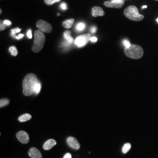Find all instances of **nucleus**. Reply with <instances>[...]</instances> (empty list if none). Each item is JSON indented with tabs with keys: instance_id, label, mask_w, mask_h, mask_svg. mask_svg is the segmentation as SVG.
<instances>
[{
	"instance_id": "nucleus-1",
	"label": "nucleus",
	"mask_w": 158,
	"mask_h": 158,
	"mask_svg": "<svg viewBox=\"0 0 158 158\" xmlns=\"http://www.w3.org/2000/svg\"><path fill=\"white\" fill-rule=\"evenodd\" d=\"M38 81L35 74H28L25 77L23 83V93L25 96H31L35 93V87Z\"/></svg>"
},
{
	"instance_id": "nucleus-2",
	"label": "nucleus",
	"mask_w": 158,
	"mask_h": 158,
	"mask_svg": "<svg viewBox=\"0 0 158 158\" xmlns=\"http://www.w3.org/2000/svg\"><path fill=\"white\" fill-rule=\"evenodd\" d=\"M45 42V36L40 30H36L34 33V42L32 49L34 52L38 53L42 50Z\"/></svg>"
},
{
	"instance_id": "nucleus-3",
	"label": "nucleus",
	"mask_w": 158,
	"mask_h": 158,
	"mask_svg": "<svg viewBox=\"0 0 158 158\" xmlns=\"http://www.w3.org/2000/svg\"><path fill=\"white\" fill-rule=\"evenodd\" d=\"M125 54L127 56L133 59H139L143 55V50L141 46L135 44H131L129 48H125Z\"/></svg>"
},
{
	"instance_id": "nucleus-4",
	"label": "nucleus",
	"mask_w": 158,
	"mask_h": 158,
	"mask_svg": "<svg viewBox=\"0 0 158 158\" xmlns=\"http://www.w3.org/2000/svg\"><path fill=\"white\" fill-rule=\"evenodd\" d=\"M124 12L125 17L134 21H141L144 19V16L139 13L138 10L135 6H128L125 9Z\"/></svg>"
},
{
	"instance_id": "nucleus-5",
	"label": "nucleus",
	"mask_w": 158,
	"mask_h": 158,
	"mask_svg": "<svg viewBox=\"0 0 158 158\" xmlns=\"http://www.w3.org/2000/svg\"><path fill=\"white\" fill-rule=\"evenodd\" d=\"M91 38L90 34H83L76 38L74 40V44L78 48H82L87 45L88 42L90 40Z\"/></svg>"
},
{
	"instance_id": "nucleus-6",
	"label": "nucleus",
	"mask_w": 158,
	"mask_h": 158,
	"mask_svg": "<svg viewBox=\"0 0 158 158\" xmlns=\"http://www.w3.org/2000/svg\"><path fill=\"white\" fill-rule=\"evenodd\" d=\"M36 27L42 32L47 34L51 33L52 31V27L49 23L44 20H40L36 23Z\"/></svg>"
},
{
	"instance_id": "nucleus-7",
	"label": "nucleus",
	"mask_w": 158,
	"mask_h": 158,
	"mask_svg": "<svg viewBox=\"0 0 158 158\" xmlns=\"http://www.w3.org/2000/svg\"><path fill=\"white\" fill-rule=\"evenodd\" d=\"M104 6L108 8H121L124 5V1L123 0H114L110 1H106L104 3Z\"/></svg>"
},
{
	"instance_id": "nucleus-8",
	"label": "nucleus",
	"mask_w": 158,
	"mask_h": 158,
	"mask_svg": "<svg viewBox=\"0 0 158 158\" xmlns=\"http://www.w3.org/2000/svg\"><path fill=\"white\" fill-rule=\"evenodd\" d=\"M17 139L19 140V141L21 142V143L26 144L28 143L29 141V136L28 134L25 131H19L16 135Z\"/></svg>"
},
{
	"instance_id": "nucleus-9",
	"label": "nucleus",
	"mask_w": 158,
	"mask_h": 158,
	"mask_svg": "<svg viewBox=\"0 0 158 158\" xmlns=\"http://www.w3.org/2000/svg\"><path fill=\"white\" fill-rule=\"evenodd\" d=\"M67 142L69 147L75 150H78L80 148V145L78 141L73 136H70L67 139Z\"/></svg>"
},
{
	"instance_id": "nucleus-10",
	"label": "nucleus",
	"mask_w": 158,
	"mask_h": 158,
	"mask_svg": "<svg viewBox=\"0 0 158 158\" xmlns=\"http://www.w3.org/2000/svg\"><path fill=\"white\" fill-rule=\"evenodd\" d=\"M91 14L93 17H97L98 16H104L105 12L103 9L100 6H94L91 10Z\"/></svg>"
},
{
	"instance_id": "nucleus-11",
	"label": "nucleus",
	"mask_w": 158,
	"mask_h": 158,
	"mask_svg": "<svg viewBox=\"0 0 158 158\" xmlns=\"http://www.w3.org/2000/svg\"><path fill=\"white\" fill-rule=\"evenodd\" d=\"M29 156L31 158H42V154L36 148H32L29 151Z\"/></svg>"
},
{
	"instance_id": "nucleus-12",
	"label": "nucleus",
	"mask_w": 158,
	"mask_h": 158,
	"mask_svg": "<svg viewBox=\"0 0 158 158\" xmlns=\"http://www.w3.org/2000/svg\"><path fill=\"white\" fill-rule=\"evenodd\" d=\"M56 145V141L55 139H51L45 142V143L43 145V148L46 151H48L52 149L54 146H55Z\"/></svg>"
},
{
	"instance_id": "nucleus-13",
	"label": "nucleus",
	"mask_w": 158,
	"mask_h": 158,
	"mask_svg": "<svg viewBox=\"0 0 158 158\" xmlns=\"http://www.w3.org/2000/svg\"><path fill=\"white\" fill-rule=\"evenodd\" d=\"M70 34L71 32L70 31H66L63 34V36L66 40L70 44H72L73 42V38L70 36Z\"/></svg>"
},
{
	"instance_id": "nucleus-14",
	"label": "nucleus",
	"mask_w": 158,
	"mask_h": 158,
	"mask_svg": "<svg viewBox=\"0 0 158 158\" xmlns=\"http://www.w3.org/2000/svg\"><path fill=\"white\" fill-rule=\"evenodd\" d=\"M74 20L73 18L72 19H66L63 22V26L65 28H70L73 24Z\"/></svg>"
},
{
	"instance_id": "nucleus-15",
	"label": "nucleus",
	"mask_w": 158,
	"mask_h": 158,
	"mask_svg": "<svg viewBox=\"0 0 158 158\" xmlns=\"http://www.w3.org/2000/svg\"><path fill=\"white\" fill-rule=\"evenodd\" d=\"M32 118V116L31 114H23L22 115H21L19 118H18V120L19 121L23 123V122H25V121H27L30 120Z\"/></svg>"
},
{
	"instance_id": "nucleus-16",
	"label": "nucleus",
	"mask_w": 158,
	"mask_h": 158,
	"mask_svg": "<svg viewBox=\"0 0 158 158\" xmlns=\"http://www.w3.org/2000/svg\"><path fill=\"white\" fill-rule=\"evenodd\" d=\"M131 148V145L130 144V143H125L123 147V149H122V151L123 153H127L130 150Z\"/></svg>"
},
{
	"instance_id": "nucleus-17",
	"label": "nucleus",
	"mask_w": 158,
	"mask_h": 158,
	"mask_svg": "<svg viewBox=\"0 0 158 158\" xmlns=\"http://www.w3.org/2000/svg\"><path fill=\"white\" fill-rule=\"evenodd\" d=\"M40 90H41V84H40V81L38 80L36 84L35 87V93L34 94H38L40 91Z\"/></svg>"
},
{
	"instance_id": "nucleus-18",
	"label": "nucleus",
	"mask_w": 158,
	"mask_h": 158,
	"mask_svg": "<svg viewBox=\"0 0 158 158\" xmlns=\"http://www.w3.org/2000/svg\"><path fill=\"white\" fill-rule=\"evenodd\" d=\"M9 51H10V53L14 56H17V55H18V50H17L16 47H15L14 46H11L9 48Z\"/></svg>"
},
{
	"instance_id": "nucleus-19",
	"label": "nucleus",
	"mask_w": 158,
	"mask_h": 158,
	"mask_svg": "<svg viewBox=\"0 0 158 158\" xmlns=\"http://www.w3.org/2000/svg\"><path fill=\"white\" fill-rule=\"evenodd\" d=\"M85 24L83 23H79L78 24H77L76 25V29L77 31H78L79 32L82 31L85 29Z\"/></svg>"
},
{
	"instance_id": "nucleus-20",
	"label": "nucleus",
	"mask_w": 158,
	"mask_h": 158,
	"mask_svg": "<svg viewBox=\"0 0 158 158\" xmlns=\"http://www.w3.org/2000/svg\"><path fill=\"white\" fill-rule=\"evenodd\" d=\"M10 102V101L8 100V99H1V101H0V107H4L7 106Z\"/></svg>"
},
{
	"instance_id": "nucleus-21",
	"label": "nucleus",
	"mask_w": 158,
	"mask_h": 158,
	"mask_svg": "<svg viewBox=\"0 0 158 158\" xmlns=\"http://www.w3.org/2000/svg\"><path fill=\"white\" fill-rule=\"evenodd\" d=\"M21 31V29L18 28H16L12 29L11 32V36L14 38H15L16 36V34L20 32Z\"/></svg>"
},
{
	"instance_id": "nucleus-22",
	"label": "nucleus",
	"mask_w": 158,
	"mask_h": 158,
	"mask_svg": "<svg viewBox=\"0 0 158 158\" xmlns=\"http://www.w3.org/2000/svg\"><path fill=\"white\" fill-rule=\"evenodd\" d=\"M45 2L48 5H52L54 3H56L57 2H60L61 0H44Z\"/></svg>"
},
{
	"instance_id": "nucleus-23",
	"label": "nucleus",
	"mask_w": 158,
	"mask_h": 158,
	"mask_svg": "<svg viewBox=\"0 0 158 158\" xmlns=\"http://www.w3.org/2000/svg\"><path fill=\"white\" fill-rule=\"evenodd\" d=\"M123 44H124V45L125 46V48H128L130 47V46L131 45V44H130V42H129L128 40H124V41H123Z\"/></svg>"
},
{
	"instance_id": "nucleus-24",
	"label": "nucleus",
	"mask_w": 158,
	"mask_h": 158,
	"mask_svg": "<svg viewBox=\"0 0 158 158\" xmlns=\"http://www.w3.org/2000/svg\"><path fill=\"white\" fill-rule=\"evenodd\" d=\"M60 8L62 10H66L68 9V6L65 2H63L60 6Z\"/></svg>"
},
{
	"instance_id": "nucleus-25",
	"label": "nucleus",
	"mask_w": 158,
	"mask_h": 158,
	"mask_svg": "<svg viewBox=\"0 0 158 158\" xmlns=\"http://www.w3.org/2000/svg\"><path fill=\"white\" fill-rule=\"evenodd\" d=\"M27 36L28 37L29 39H31L32 38V31L31 29H29L27 32Z\"/></svg>"
},
{
	"instance_id": "nucleus-26",
	"label": "nucleus",
	"mask_w": 158,
	"mask_h": 158,
	"mask_svg": "<svg viewBox=\"0 0 158 158\" xmlns=\"http://www.w3.org/2000/svg\"><path fill=\"white\" fill-rule=\"evenodd\" d=\"M97 28L96 27H92L91 28V32L92 34H95L96 32V31H97Z\"/></svg>"
},
{
	"instance_id": "nucleus-27",
	"label": "nucleus",
	"mask_w": 158,
	"mask_h": 158,
	"mask_svg": "<svg viewBox=\"0 0 158 158\" xmlns=\"http://www.w3.org/2000/svg\"><path fill=\"white\" fill-rule=\"evenodd\" d=\"M0 25H1V27H0V30H1V31H3V30H4V29H6V25H5L4 23L1 22Z\"/></svg>"
},
{
	"instance_id": "nucleus-28",
	"label": "nucleus",
	"mask_w": 158,
	"mask_h": 158,
	"mask_svg": "<svg viewBox=\"0 0 158 158\" xmlns=\"http://www.w3.org/2000/svg\"><path fill=\"white\" fill-rule=\"evenodd\" d=\"M3 23L6 25V26H10V25H11V21H10L9 20H5Z\"/></svg>"
},
{
	"instance_id": "nucleus-29",
	"label": "nucleus",
	"mask_w": 158,
	"mask_h": 158,
	"mask_svg": "<svg viewBox=\"0 0 158 158\" xmlns=\"http://www.w3.org/2000/svg\"><path fill=\"white\" fill-rule=\"evenodd\" d=\"M23 36H24L23 34H19L18 36H15V38H16L17 40H20V39L23 38Z\"/></svg>"
},
{
	"instance_id": "nucleus-30",
	"label": "nucleus",
	"mask_w": 158,
	"mask_h": 158,
	"mask_svg": "<svg viewBox=\"0 0 158 158\" xmlns=\"http://www.w3.org/2000/svg\"><path fill=\"white\" fill-rule=\"evenodd\" d=\"M90 40L92 42H96L97 41V38L96 36H93L91 38Z\"/></svg>"
},
{
	"instance_id": "nucleus-31",
	"label": "nucleus",
	"mask_w": 158,
	"mask_h": 158,
	"mask_svg": "<svg viewBox=\"0 0 158 158\" xmlns=\"http://www.w3.org/2000/svg\"><path fill=\"white\" fill-rule=\"evenodd\" d=\"M63 158H72V155L70 153H68L64 156Z\"/></svg>"
},
{
	"instance_id": "nucleus-32",
	"label": "nucleus",
	"mask_w": 158,
	"mask_h": 158,
	"mask_svg": "<svg viewBox=\"0 0 158 158\" xmlns=\"http://www.w3.org/2000/svg\"><path fill=\"white\" fill-rule=\"evenodd\" d=\"M147 8V6H142V9H144V8Z\"/></svg>"
},
{
	"instance_id": "nucleus-33",
	"label": "nucleus",
	"mask_w": 158,
	"mask_h": 158,
	"mask_svg": "<svg viewBox=\"0 0 158 158\" xmlns=\"http://www.w3.org/2000/svg\"><path fill=\"white\" fill-rule=\"evenodd\" d=\"M156 21H157V22H158V18H157V19H156Z\"/></svg>"
},
{
	"instance_id": "nucleus-34",
	"label": "nucleus",
	"mask_w": 158,
	"mask_h": 158,
	"mask_svg": "<svg viewBox=\"0 0 158 158\" xmlns=\"http://www.w3.org/2000/svg\"><path fill=\"white\" fill-rule=\"evenodd\" d=\"M111 1H114V0H111ZM123 1H124V0H123Z\"/></svg>"
},
{
	"instance_id": "nucleus-35",
	"label": "nucleus",
	"mask_w": 158,
	"mask_h": 158,
	"mask_svg": "<svg viewBox=\"0 0 158 158\" xmlns=\"http://www.w3.org/2000/svg\"><path fill=\"white\" fill-rule=\"evenodd\" d=\"M156 1H158V0H156Z\"/></svg>"
}]
</instances>
